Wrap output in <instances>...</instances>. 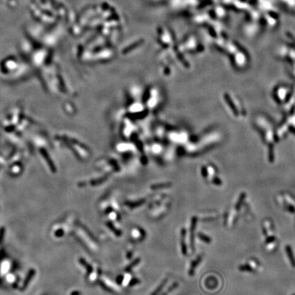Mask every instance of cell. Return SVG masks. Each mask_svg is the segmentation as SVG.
<instances>
[{
	"mask_svg": "<svg viewBox=\"0 0 295 295\" xmlns=\"http://www.w3.org/2000/svg\"><path fill=\"white\" fill-rule=\"evenodd\" d=\"M139 283H140V280L139 279L133 278V279L130 280V282L129 283V286H133L138 284H139Z\"/></svg>",
	"mask_w": 295,
	"mask_h": 295,
	"instance_id": "obj_11",
	"label": "cell"
},
{
	"mask_svg": "<svg viewBox=\"0 0 295 295\" xmlns=\"http://www.w3.org/2000/svg\"><path fill=\"white\" fill-rule=\"evenodd\" d=\"M186 234L187 231L184 228L181 229V238H180V245L181 251L183 255H187V248L186 245Z\"/></svg>",
	"mask_w": 295,
	"mask_h": 295,
	"instance_id": "obj_2",
	"label": "cell"
},
{
	"mask_svg": "<svg viewBox=\"0 0 295 295\" xmlns=\"http://www.w3.org/2000/svg\"><path fill=\"white\" fill-rule=\"evenodd\" d=\"M140 261H141V259H140V258L135 259V260H134L133 262H131L130 264L128 265L126 269H125V271H127V272H129V271H130L131 269H133V268L134 267L136 266V265H138L140 262Z\"/></svg>",
	"mask_w": 295,
	"mask_h": 295,
	"instance_id": "obj_8",
	"label": "cell"
},
{
	"mask_svg": "<svg viewBox=\"0 0 295 295\" xmlns=\"http://www.w3.org/2000/svg\"><path fill=\"white\" fill-rule=\"evenodd\" d=\"M167 282H168V279H164L163 281L161 283L160 285L158 286L156 289H155V290H154L153 293L151 294V295H158V294H159L161 291L163 290V288L165 287V284H167Z\"/></svg>",
	"mask_w": 295,
	"mask_h": 295,
	"instance_id": "obj_7",
	"label": "cell"
},
{
	"mask_svg": "<svg viewBox=\"0 0 295 295\" xmlns=\"http://www.w3.org/2000/svg\"><path fill=\"white\" fill-rule=\"evenodd\" d=\"M198 236L199 238H200L201 240H202L203 241H204V242L206 243H210V238L208 237V236H206V235L203 234H201V233H199L198 234Z\"/></svg>",
	"mask_w": 295,
	"mask_h": 295,
	"instance_id": "obj_10",
	"label": "cell"
},
{
	"mask_svg": "<svg viewBox=\"0 0 295 295\" xmlns=\"http://www.w3.org/2000/svg\"><path fill=\"white\" fill-rule=\"evenodd\" d=\"M202 259V255H198L195 260H194L191 262V265H190L189 270V275L190 276L194 275L195 269L197 267H198V266L199 264V263H200Z\"/></svg>",
	"mask_w": 295,
	"mask_h": 295,
	"instance_id": "obj_3",
	"label": "cell"
},
{
	"mask_svg": "<svg viewBox=\"0 0 295 295\" xmlns=\"http://www.w3.org/2000/svg\"><path fill=\"white\" fill-rule=\"evenodd\" d=\"M172 184L169 183H159V184H153V185L151 186V189L156 190V189H165V188H168V187H171Z\"/></svg>",
	"mask_w": 295,
	"mask_h": 295,
	"instance_id": "obj_5",
	"label": "cell"
},
{
	"mask_svg": "<svg viewBox=\"0 0 295 295\" xmlns=\"http://www.w3.org/2000/svg\"><path fill=\"white\" fill-rule=\"evenodd\" d=\"M130 256H132V252H128V254H127V258L130 259L131 257Z\"/></svg>",
	"mask_w": 295,
	"mask_h": 295,
	"instance_id": "obj_13",
	"label": "cell"
},
{
	"mask_svg": "<svg viewBox=\"0 0 295 295\" xmlns=\"http://www.w3.org/2000/svg\"><path fill=\"white\" fill-rule=\"evenodd\" d=\"M198 218L196 217H193L191 220V234H190V244L191 248L193 249L194 248V231L196 227Z\"/></svg>",
	"mask_w": 295,
	"mask_h": 295,
	"instance_id": "obj_1",
	"label": "cell"
},
{
	"mask_svg": "<svg viewBox=\"0 0 295 295\" xmlns=\"http://www.w3.org/2000/svg\"><path fill=\"white\" fill-rule=\"evenodd\" d=\"M123 277L122 276V275H120L118 277V278H117V282H118V284H120V283L122 282V281H123Z\"/></svg>",
	"mask_w": 295,
	"mask_h": 295,
	"instance_id": "obj_12",
	"label": "cell"
},
{
	"mask_svg": "<svg viewBox=\"0 0 295 295\" xmlns=\"http://www.w3.org/2000/svg\"><path fill=\"white\" fill-rule=\"evenodd\" d=\"M178 287V282L173 283L171 286L169 287V288H168V290H167L166 292H165V293H163L161 295H168L169 293H170L172 290H175V289L177 288Z\"/></svg>",
	"mask_w": 295,
	"mask_h": 295,
	"instance_id": "obj_9",
	"label": "cell"
},
{
	"mask_svg": "<svg viewBox=\"0 0 295 295\" xmlns=\"http://www.w3.org/2000/svg\"><path fill=\"white\" fill-rule=\"evenodd\" d=\"M145 202H146V199H140L139 201L134 202H127L126 204L130 208H135L136 207H139L140 206L143 205Z\"/></svg>",
	"mask_w": 295,
	"mask_h": 295,
	"instance_id": "obj_4",
	"label": "cell"
},
{
	"mask_svg": "<svg viewBox=\"0 0 295 295\" xmlns=\"http://www.w3.org/2000/svg\"><path fill=\"white\" fill-rule=\"evenodd\" d=\"M106 225H107V227H108L113 232H114V233L116 235V236H122L121 230H119V229H118L115 227H114V225H113V223L112 222H110V221L107 222Z\"/></svg>",
	"mask_w": 295,
	"mask_h": 295,
	"instance_id": "obj_6",
	"label": "cell"
}]
</instances>
